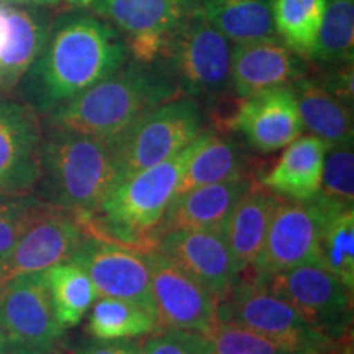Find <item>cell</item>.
I'll list each match as a JSON object with an SVG mask.
<instances>
[{
    "label": "cell",
    "instance_id": "cell-1",
    "mask_svg": "<svg viewBox=\"0 0 354 354\" xmlns=\"http://www.w3.org/2000/svg\"><path fill=\"white\" fill-rule=\"evenodd\" d=\"M128 57L125 39L88 13H66L21 79V94L35 112L53 113L118 69Z\"/></svg>",
    "mask_w": 354,
    "mask_h": 354
},
{
    "label": "cell",
    "instance_id": "cell-2",
    "mask_svg": "<svg viewBox=\"0 0 354 354\" xmlns=\"http://www.w3.org/2000/svg\"><path fill=\"white\" fill-rule=\"evenodd\" d=\"M177 94L179 88L165 66L127 59L107 77L50 113V127L113 140Z\"/></svg>",
    "mask_w": 354,
    "mask_h": 354
},
{
    "label": "cell",
    "instance_id": "cell-3",
    "mask_svg": "<svg viewBox=\"0 0 354 354\" xmlns=\"http://www.w3.org/2000/svg\"><path fill=\"white\" fill-rule=\"evenodd\" d=\"M122 183L117 141L53 128L41 145V192L84 223Z\"/></svg>",
    "mask_w": 354,
    "mask_h": 354
},
{
    "label": "cell",
    "instance_id": "cell-4",
    "mask_svg": "<svg viewBox=\"0 0 354 354\" xmlns=\"http://www.w3.org/2000/svg\"><path fill=\"white\" fill-rule=\"evenodd\" d=\"M192 143L156 166L127 177L112 190L95 216L84 221L87 236L113 241L138 253L156 250L159 225L176 197Z\"/></svg>",
    "mask_w": 354,
    "mask_h": 354
},
{
    "label": "cell",
    "instance_id": "cell-5",
    "mask_svg": "<svg viewBox=\"0 0 354 354\" xmlns=\"http://www.w3.org/2000/svg\"><path fill=\"white\" fill-rule=\"evenodd\" d=\"M232 41L190 8L166 44L162 66L189 97L215 99L232 88Z\"/></svg>",
    "mask_w": 354,
    "mask_h": 354
},
{
    "label": "cell",
    "instance_id": "cell-6",
    "mask_svg": "<svg viewBox=\"0 0 354 354\" xmlns=\"http://www.w3.org/2000/svg\"><path fill=\"white\" fill-rule=\"evenodd\" d=\"M216 320L232 322L256 331L289 354L333 353L336 346L254 276L238 279L232 292L216 304Z\"/></svg>",
    "mask_w": 354,
    "mask_h": 354
},
{
    "label": "cell",
    "instance_id": "cell-7",
    "mask_svg": "<svg viewBox=\"0 0 354 354\" xmlns=\"http://www.w3.org/2000/svg\"><path fill=\"white\" fill-rule=\"evenodd\" d=\"M304 320L333 343L348 338L353 323V290L320 263H304L274 274L254 276Z\"/></svg>",
    "mask_w": 354,
    "mask_h": 354
},
{
    "label": "cell",
    "instance_id": "cell-8",
    "mask_svg": "<svg viewBox=\"0 0 354 354\" xmlns=\"http://www.w3.org/2000/svg\"><path fill=\"white\" fill-rule=\"evenodd\" d=\"M202 128V110L192 97H176L149 110L115 138L122 180L183 151Z\"/></svg>",
    "mask_w": 354,
    "mask_h": 354
},
{
    "label": "cell",
    "instance_id": "cell-9",
    "mask_svg": "<svg viewBox=\"0 0 354 354\" xmlns=\"http://www.w3.org/2000/svg\"><path fill=\"white\" fill-rule=\"evenodd\" d=\"M343 209L313 196L307 201L282 198L274 212L263 251L250 276H264L304 263H320L323 223L331 210Z\"/></svg>",
    "mask_w": 354,
    "mask_h": 354
},
{
    "label": "cell",
    "instance_id": "cell-10",
    "mask_svg": "<svg viewBox=\"0 0 354 354\" xmlns=\"http://www.w3.org/2000/svg\"><path fill=\"white\" fill-rule=\"evenodd\" d=\"M71 261L88 274L100 297L128 300L156 317L146 254L113 241L87 236Z\"/></svg>",
    "mask_w": 354,
    "mask_h": 354
},
{
    "label": "cell",
    "instance_id": "cell-11",
    "mask_svg": "<svg viewBox=\"0 0 354 354\" xmlns=\"http://www.w3.org/2000/svg\"><path fill=\"white\" fill-rule=\"evenodd\" d=\"M94 10L125 35L133 59L156 63L190 7L183 0H95Z\"/></svg>",
    "mask_w": 354,
    "mask_h": 354
},
{
    "label": "cell",
    "instance_id": "cell-12",
    "mask_svg": "<svg viewBox=\"0 0 354 354\" xmlns=\"http://www.w3.org/2000/svg\"><path fill=\"white\" fill-rule=\"evenodd\" d=\"M151 276L156 330H189L205 335L216 322V300L196 279L156 250L146 253Z\"/></svg>",
    "mask_w": 354,
    "mask_h": 354
},
{
    "label": "cell",
    "instance_id": "cell-13",
    "mask_svg": "<svg viewBox=\"0 0 354 354\" xmlns=\"http://www.w3.org/2000/svg\"><path fill=\"white\" fill-rule=\"evenodd\" d=\"M0 318L7 338L50 354L64 333L57 322L46 274H24L7 282L0 297Z\"/></svg>",
    "mask_w": 354,
    "mask_h": 354
},
{
    "label": "cell",
    "instance_id": "cell-14",
    "mask_svg": "<svg viewBox=\"0 0 354 354\" xmlns=\"http://www.w3.org/2000/svg\"><path fill=\"white\" fill-rule=\"evenodd\" d=\"M87 238L86 230L69 212L50 205L33 221L6 259L0 261V286L24 274L43 272L71 261Z\"/></svg>",
    "mask_w": 354,
    "mask_h": 354
},
{
    "label": "cell",
    "instance_id": "cell-15",
    "mask_svg": "<svg viewBox=\"0 0 354 354\" xmlns=\"http://www.w3.org/2000/svg\"><path fill=\"white\" fill-rule=\"evenodd\" d=\"M156 251L205 287L216 304L227 297L241 277L221 230L167 232Z\"/></svg>",
    "mask_w": 354,
    "mask_h": 354
},
{
    "label": "cell",
    "instance_id": "cell-16",
    "mask_svg": "<svg viewBox=\"0 0 354 354\" xmlns=\"http://www.w3.org/2000/svg\"><path fill=\"white\" fill-rule=\"evenodd\" d=\"M41 127L30 105L0 97V192L26 194L41 180Z\"/></svg>",
    "mask_w": 354,
    "mask_h": 354
},
{
    "label": "cell",
    "instance_id": "cell-17",
    "mask_svg": "<svg viewBox=\"0 0 354 354\" xmlns=\"http://www.w3.org/2000/svg\"><path fill=\"white\" fill-rule=\"evenodd\" d=\"M251 148L269 154L302 136L304 125L290 86L269 88L243 99L230 122Z\"/></svg>",
    "mask_w": 354,
    "mask_h": 354
},
{
    "label": "cell",
    "instance_id": "cell-18",
    "mask_svg": "<svg viewBox=\"0 0 354 354\" xmlns=\"http://www.w3.org/2000/svg\"><path fill=\"white\" fill-rule=\"evenodd\" d=\"M304 76V57L277 37L234 43L230 84L241 99L269 88L290 86Z\"/></svg>",
    "mask_w": 354,
    "mask_h": 354
},
{
    "label": "cell",
    "instance_id": "cell-19",
    "mask_svg": "<svg viewBox=\"0 0 354 354\" xmlns=\"http://www.w3.org/2000/svg\"><path fill=\"white\" fill-rule=\"evenodd\" d=\"M253 183V176L236 177V179L223 180V183L202 185V187L176 196L162 216L159 233L162 236L165 233L176 232V230H221L223 232L234 207Z\"/></svg>",
    "mask_w": 354,
    "mask_h": 354
},
{
    "label": "cell",
    "instance_id": "cell-20",
    "mask_svg": "<svg viewBox=\"0 0 354 354\" xmlns=\"http://www.w3.org/2000/svg\"><path fill=\"white\" fill-rule=\"evenodd\" d=\"M48 33L50 25L41 15L0 0V94L19 86Z\"/></svg>",
    "mask_w": 354,
    "mask_h": 354
},
{
    "label": "cell",
    "instance_id": "cell-21",
    "mask_svg": "<svg viewBox=\"0 0 354 354\" xmlns=\"http://www.w3.org/2000/svg\"><path fill=\"white\" fill-rule=\"evenodd\" d=\"M281 201L282 197L254 180L234 207L223 233L240 274L248 276L253 272L263 251L269 223Z\"/></svg>",
    "mask_w": 354,
    "mask_h": 354
},
{
    "label": "cell",
    "instance_id": "cell-22",
    "mask_svg": "<svg viewBox=\"0 0 354 354\" xmlns=\"http://www.w3.org/2000/svg\"><path fill=\"white\" fill-rule=\"evenodd\" d=\"M326 149L317 136H299L286 146L282 156L261 177L259 184L282 198H312L320 190Z\"/></svg>",
    "mask_w": 354,
    "mask_h": 354
},
{
    "label": "cell",
    "instance_id": "cell-23",
    "mask_svg": "<svg viewBox=\"0 0 354 354\" xmlns=\"http://www.w3.org/2000/svg\"><path fill=\"white\" fill-rule=\"evenodd\" d=\"M304 128L326 148L353 143V105L344 102L320 79L300 77L290 84Z\"/></svg>",
    "mask_w": 354,
    "mask_h": 354
},
{
    "label": "cell",
    "instance_id": "cell-24",
    "mask_svg": "<svg viewBox=\"0 0 354 354\" xmlns=\"http://www.w3.org/2000/svg\"><path fill=\"white\" fill-rule=\"evenodd\" d=\"M248 167L250 161L234 141L216 131H202L192 141L176 196L202 185L246 177Z\"/></svg>",
    "mask_w": 354,
    "mask_h": 354
},
{
    "label": "cell",
    "instance_id": "cell-25",
    "mask_svg": "<svg viewBox=\"0 0 354 354\" xmlns=\"http://www.w3.org/2000/svg\"><path fill=\"white\" fill-rule=\"evenodd\" d=\"M194 8L233 43L277 37L272 0H197Z\"/></svg>",
    "mask_w": 354,
    "mask_h": 354
},
{
    "label": "cell",
    "instance_id": "cell-26",
    "mask_svg": "<svg viewBox=\"0 0 354 354\" xmlns=\"http://www.w3.org/2000/svg\"><path fill=\"white\" fill-rule=\"evenodd\" d=\"M57 322L64 330L82 322L87 310L100 297L88 274L74 261H64L44 271Z\"/></svg>",
    "mask_w": 354,
    "mask_h": 354
},
{
    "label": "cell",
    "instance_id": "cell-27",
    "mask_svg": "<svg viewBox=\"0 0 354 354\" xmlns=\"http://www.w3.org/2000/svg\"><path fill=\"white\" fill-rule=\"evenodd\" d=\"M326 0H272L276 35L300 57L312 59Z\"/></svg>",
    "mask_w": 354,
    "mask_h": 354
},
{
    "label": "cell",
    "instance_id": "cell-28",
    "mask_svg": "<svg viewBox=\"0 0 354 354\" xmlns=\"http://www.w3.org/2000/svg\"><path fill=\"white\" fill-rule=\"evenodd\" d=\"M156 331V317L122 299L99 297L92 305L88 333L97 339H133Z\"/></svg>",
    "mask_w": 354,
    "mask_h": 354
},
{
    "label": "cell",
    "instance_id": "cell-29",
    "mask_svg": "<svg viewBox=\"0 0 354 354\" xmlns=\"http://www.w3.org/2000/svg\"><path fill=\"white\" fill-rule=\"evenodd\" d=\"M354 0H326L313 57L331 66L353 64Z\"/></svg>",
    "mask_w": 354,
    "mask_h": 354
},
{
    "label": "cell",
    "instance_id": "cell-30",
    "mask_svg": "<svg viewBox=\"0 0 354 354\" xmlns=\"http://www.w3.org/2000/svg\"><path fill=\"white\" fill-rule=\"evenodd\" d=\"M320 264L344 286L354 287V209L331 210L320 236Z\"/></svg>",
    "mask_w": 354,
    "mask_h": 354
},
{
    "label": "cell",
    "instance_id": "cell-31",
    "mask_svg": "<svg viewBox=\"0 0 354 354\" xmlns=\"http://www.w3.org/2000/svg\"><path fill=\"white\" fill-rule=\"evenodd\" d=\"M51 203L26 194L0 192V261L10 254L24 233L50 209Z\"/></svg>",
    "mask_w": 354,
    "mask_h": 354
},
{
    "label": "cell",
    "instance_id": "cell-32",
    "mask_svg": "<svg viewBox=\"0 0 354 354\" xmlns=\"http://www.w3.org/2000/svg\"><path fill=\"white\" fill-rule=\"evenodd\" d=\"M318 196L343 209L354 207L353 143L331 146L326 149Z\"/></svg>",
    "mask_w": 354,
    "mask_h": 354
},
{
    "label": "cell",
    "instance_id": "cell-33",
    "mask_svg": "<svg viewBox=\"0 0 354 354\" xmlns=\"http://www.w3.org/2000/svg\"><path fill=\"white\" fill-rule=\"evenodd\" d=\"M205 336L214 354H289L263 335L232 322L216 320Z\"/></svg>",
    "mask_w": 354,
    "mask_h": 354
},
{
    "label": "cell",
    "instance_id": "cell-34",
    "mask_svg": "<svg viewBox=\"0 0 354 354\" xmlns=\"http://www.w3.org/2000/svg\"><path fill=\"white\" fill-rule=\"evenodd\" d=\"M140 354H214V349L203 333L165 328L140 342Z\"/></svg>",
    "mask_w": 354,
    "mask_h": 354
},
{
    "label": "cell",
    "instance_id": "cell-35",
    "mask_svg": "<svg viewBox=\"0 0 354 354\" xmlns=\"http://www.w3.org/2000/svg\"><path fill=\"white\" fill-rule=\"evenodd\" d=\"M76 354H140V342L94 338L79 346Z\"/></svg>",
    "mask_w": 354,
    "mask_h": 354
},
{
    "label": "cell",
    "instance_id": "cell-36",
    "mask_svg": "<svg viewBox=\"0 0 354 354\" xmlns=\"http://www.w3.org/2000/svg\"><path fill=\"white\" fill-rule=\"evenodd\" d=\"M0 354H41L35 349L25 346L19 342L12 338H6L2 343H0Z\"/></svg>",
    "mask_w": 354,
    "mask_h": 354
},
{
    "label": "cell",
    "instance_id": "cell-37",
    "mask_svg": "<svg viewBox=\"0 0 354 354\" xmlns=\"http://www.w3.org/2000/svg\"><path fill=\"white\" fill-rule=\"evenodd\" d=\"M2 2L10 3V6H33V7H41V6H53V3L61 2V0H2Z\"/></svg>",
    "mask_w": 354,
    "mask_h": 354
},
{
    "label": "cell",
    "instance_id": "cell-38",
    "mask_svg": "<svg viewBox=\"0 0 354 354\" xmlns=\"http://www.w3.org/2000/svg\"><path fill=\"white\" fill-rule=\"evenodd\" d=\"M66 2L73 3V6H77V7H87V6H94L95 0H66Z\"/></svg>",
    "mask_w": 354,
    "mask_h": 354
},
{
    "label": "cell",
    "instance_id": "cell-39",
    "mask_svg": "<svg viewBox=\"0 0 354 354\" xmlns=\"http://www.w3.org/2000/svg\"><path fill=\"white\" fill-rule=\"evenodd\" d=\"M2 290H3V286H0V297H2ZM6 338H7V335H6V330H3L2 318H0V343H2Z\"/></svg>",
    "mask_w": 354,
    "mask_h": 354
},
{
    "label": "cell",
    "instance_id": "cell-40",
    "mask_svg": "<svg viewBox=\"0 0 354 354\" xmlns=\"http://www.w3.org/2000/svg\"><path fill=\"white\" fill-rule=\"evenodd\" d=\"M333 354H353V346L351 344H344L338 353H333Z\"/></svg>",
    "mask_w": 354,
    "mask_h": 354
},
{
    "label": "cell",
    "instance_id": "cell-41",
    "mask_svg": "<svg viewBox=\"0 0 354 354\" xmlns=\"http://www.w3.org/2000/svg\"><path fill=\"white\" fill-rule=\"evenodd\" d=\"M183 2L185 3V6H189L190 8H194V6L197 3V0H183Z\"/></svg>",
    "mask_w": 354,
    "mask_h": 354
},
{
    "label": "cell",
    "instance_id": "cell-42",
    "mask_svg": "<svg viewBox=\"0 0 354 354\" xmlns=\"http://www.w3.org/2000/svg\"><path fill=\"white\" fill-rule=\"evenodd\" d=\"M50 354H73V353H69V351H56V349H53Z\"/></svg>",
    "mask_w": 354,
    "mask_h": 354
},
{
    "label": "cell",
    "instance_id": "cell-43",
    "mask_svg": "<svg viewBox=\"0 0 354 354\" xmlns=\"http://www.w3.org/2000/svg\"><path fill=\"white\" fill-rule=\"evenodd\" d=\"M317 354H331V353H317Z\"/></svg>",
    "mask_w": 354,
    "mask_h": 354
}]
</instances>
